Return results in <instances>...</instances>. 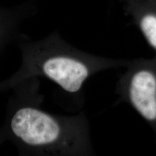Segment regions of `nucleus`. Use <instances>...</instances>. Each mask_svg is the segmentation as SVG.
Masks as SVG:
<instances>
[{
  "label": "nucleus",
  "instance_id": "nucleus-1",
  "mask_svg": "<svg viewBox=\"0 0 156 156\" xmlns=\"http://www.w3.org/2000/svg\"><path fill=\"white\" fill-rule=\"evenodd\" d=\"M10 125L15 136L30 147H53L63 140L64 134L63 126L57 119L32 107L17 110Z\"/></svg>",
  "mask_w": 156,
  "mask_h": 156
},
{
  "label": "nucleus",
  "instance_id": "nucleus-2",
  "mask_svg": "<svg viewBox=\"0 0 156 156\" xmlns=\"http://www.w3.org/2000/svg\"><path fill=\"white\" fill-rule=\"evenodd\" d=\"M38 73L58 84L64 90L76 93L90 75L91 70L83 60L67 54H53L41 61Z\"/></svg>",
  "mask_w": 156,
  "mask_h": 156
},
{
  "label": "nucleus",
  "instance_id": "nucleus-3",
  "mask_svg": "<svg viewBox=\"0 0 156 156\" xmlns=\"http://www.w3.org/2000/svg\"><path fill=\"white\" fill-rule=\"evenodd\" d=\"M127 96L138 114L151 124H156V71L141 67L130 75Z\"/></svg>",
  "mask_w": 156,
  "mask_h": 156
},
{
  "label": "nucleus",
  "instance_id": "nucleus-4",
  "mask_svg": "<svg viewBox=\"0 0 156 156\" xmlns=\"http://www.w3.org/2000/svg\"><path fill=\"white\" fill-rule=\"evenodd\" d=\"M128 9L152 48L156 50V4L152 0H127Z\"/></svg>",
  "mask_w": 156,
  "mask_h": 156
},
{
  "label": "nucleus",
  "instance_id": "nucleus-5",
  "mask_svg": "<svg viewBox=\"0 0 156 156\" xmlns=\"http://www.w3.org/2000/svg\"><path fill=\"white\" fill-rule=\"evenodd\" d=\"M152 1H153L155 4H156V0H152Z\"/></svg>",
  "mask_w": 156,
  "mask_h": 156
}]
</instances>
